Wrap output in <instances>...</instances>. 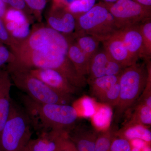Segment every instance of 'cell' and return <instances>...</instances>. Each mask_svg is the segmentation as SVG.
<instances>
[{"label":"cell","mask_w":151,"mask_h":151,"mask_svg":"<svg viewBox=\"0 0 151 151\" xmlns=\"http://www.w3.org/2000/svg\"><path fill=\"white\" fill-rule=\"evenodd\" d=\"M22 100L32 126L41 129V133L68 132L75 126L78 117L72 105L39 103L27 95L22 96Z\"/></svg>","instance_id":"obj_1"},{"label":"cell","mask_w":151,"mask_h":151,"mask_svg":"<svg viewBox=\"0 0 151 151\" xmlns=\"http://www.w3.org/2000/svg\"><path fill=\"white\" fill-rule=\"evenodd\" d=\"M16 60L12 62L26 68H40L56 70L77 88L85 87L87 78L78 73L68 55L58 50H29L14 52Z\"/></svg>","instance_id":"obj_2"},{"label":"cell","mask_w":151,"mask_h":151,"mask_svg":"<svg viewBox=\"0 0 151 151\" xmlns=\"http://www.w3.org/2000/svg\"><path fill=\"white\" fill-rule=\"evenodd\" d=\"M7 70L15 85L36 102L45 104L68 105L72 103V95L51 89L31 75L25 68L11 63L8 64Z\"/></svg>","instance_id":"obj_3"},{"label":"cell","mask_w":151,"mask_h":151,"mask_svg":"<svg viewBox=\"0 0 151 151\" xmlns=\"http://www.w3.org/2000/svg\"><path fill=\"white\" fill-rule=\"evenodd\" d=\"M148 70L142 64L136 63L126 67L119 77L120 98L115 107L113 121L119 123L124 114L142 94L147 80Z\"/></svg>","instance_id":"obj_4"},{"label":"cell","mask_w":151,"mask_h":151,"mask_svg":"<svg viewBox=\"0 0 151 151\" xmlns=\"http://www.w3.org/2000/svg\"><path fill=\"white\" fill-rule=\"evenodd\" d=\"M31 124L26 112L12 101L8 118L0 133L1 151H24L31 139Z\"/></svg>","instance_id":"obj_5"},{"label":"cell","mask_w":151,"mask_h":151,"mask_svg":"<svg viewBox=\"0 0 151 151\" xmlns=\"http://www.w3.org/2000/svg\"><path fill=\"white\" fill-rule=\"evenodd\" d=\"M76 19L74 33L92 36L100 42L108 39L119 30L105 2L95 4L88 12Z\"/></svg>","instance_id":"obj_6"},{"label":"cell","mask_w":151,"mask_h":151,"mask_svg":"<svg viewBox=\"0 0 151 151\" xmlns=\"http://www.w3.org/2000/svg\"><path fill=\"white\" fill-rule=\"evenodd\" d=\"M70 36L62 34L47 26L34 27L27 37L19 40L11 49L13 53L29 50H58L68 52Z\"/></svg>","instance_id":"obj_7"},{"label":"cell","mask_w":151,"mask_h":151,"mask_svg":"<svg viewBox=\"0 0 151 151\" xmlns=\"http://www.w3.org/2000/svg\"><path fill=\"white\" fill-rule=\"evenodd\" d=\"M113 16L118 29L139 24L151 18V9L133 0H118L112 4L105 3Z\"/></svg>","instance_id":"obj_8"},{"label":"cell","mask_w":151,"mask_h":151,"mask_svg":"<svg viewBox=\"0 0 151 151\" xmlns=\"http://www.w3.org/2000/svg\"><path fill=\"white\" fill-rule=\"evenodd\" d=\"M26 68L31 75L58 92L72 95L78 90V88L72 85L64 76L56 70L45 68Z\"/></svg>","instance_id":"obj_9"},{"label":"cell","mask_w":151,"mask_h":151,"mask_svg":"<svg viewBox=\"0 0 151 151\" xmlns=\"http://www.w3.org/2000/svg\"><path fill=\"white\" fill-rule=\"evenodd\" d=\"M47 26L66 35H72L76 28V19L65 7L52 5L46 17Z\"/></svg>","instance_id":"obj_10"},{"label":"cell","mask_w":151,"mask_h":151,"mask_svg":"<svg viewBox=\"0 0 151 151\" xmlns=\"http://www.w3.org/2000/svg\"><path fill=\"white\" fill-rule=\"evenodd\" d=\"M2 20L8 31L15 38L22 40L29 34V20L22 11L7 7Z\"/></svg>","instance_id":"obj_11"},{"label":"cell","mask_w":151,"mask_h":151,"mask_svg":"<svg viewBox=\"0 0 151 151\" xmlns=\"http://www.w3.org/2000/svg\"><path fill=\"white\" fill-rule=\"evenodd\" d=\"M117 31L102 42L104 50L111 58L124 67H128L137 63L138 60L131 55L126 48Z\"/></svg>","instance_id":"obj_12"},{"label":"cell","mask_w":151,"mask_h":151,"mask_svg":"<svg viewBox=\"0 0 151 151\" xmlns=\"http://www.w3.org/2000/svg\"><path fill=\"white\" fill-rule=\"evenodd\" d=\"M139 24L123 28L117 32L126 48L133 57L137 60L139 58L146 60L142 37L139 28Z\"/></svg>","instance_id":"obj_13"},{"label":"cell","mask_w":151,"mask_h":151,"mask_svg":"<svg viewBox=\"0 0 151 151\" xmlns=\"http://www.w3.org/2000/svg\"><path fill=\"white\" fill-rule=\"evenodd\" d=\"M98 132L86 125H75L67 132L68 136L79 151H95Z\"/></svg>","instance_id":"obj_14"},{"label":"cell","mask_w":151,"mask_h":151,"mask_svg":"<svg viewBox=\"0 0 151 151\" xmlns=\"http://www.w3.org/2000/svg\"><path fill=\"white\" fill-rule=\"evenodd\" d=\"M7 70L0 68V133L8 118L12 105V82Z\"/></svg>","instance_id":"obj_15"},{"label":"cell","mask_w":151,"mask_h":151,"mask_svg":"<svg viewBox=\"0 0 151 151\" xmlns=\"http://www.w3.org/2000/svg\"><path fill=\"white\" fill-rule=\"evenodd\" d=\"M60 131H50L41 133L35 139H31L24 151H55L57 139Z\"/></svg>","instance_id":"obj_16"},{"label":"cell","mask_w":151,"mask_h":151,"mask_svg":"<svg viewBox=\"0 0 151 151\" xmlns=\"http://www.w3.org/2000/svg\"><path fill=\"white\" fill-rule=\"evenodd\" d=\"M68 55L79 74L85 77L88 75L90 59L77 46L72 35L70 36Z\"/></svg>","instance_id":"obj_17"},{"label":"cell","mask_w":151,"mask_h":151,"mask_svg":"<svg viewBox=\"0 0 151 151\" xmlns=\"http://www.w3.org/2000/svg\"><path fill=\"white\" fill-rule=\"evenodd\" d=\"M116 137L128 141L141 139L151 144V132L148 127L140 124H126L122 129L117 130Z\"/></svg>","instance_id":"obj_18"},{"label":"cell","mask_w":151,"mask_h":151,"mask_svg":"<svg viewBox=\"0 0 151 151\" xmlns=\"http://www.w3.org/2000/svg\"><path fill=\"white\" fill-rule=\"evenodd\" d=\"M109 56L104 50L98 51L91 58L89 63L87 82L105 75Z\"/></svg>","instance_id":"obj_19"},{"label":"cell","mask_w":151,"mask_h":151,"mask_svg":"<svg viewBox=\"0 0 151 151\" xmlns=\"http://www.w3.org/2000/svg\"><path fill=\"white\" fill-rule=\"evenodd\" d=\"M133 112L126 124H140L149 127L151 125V108L144 103L137 101L132 107ZM131 109V108H130Z\"/></svg>","instance_id":"obj_20"},{"label":"cell","mask_w":151,"mask_h":151,"mask_svg":"<svg viewBox=\"0 0 151 151\" xmlns=\"http://www.w3.org/2000/svg\"><path fill=\"white\" fill-rule=\"evenodd\" d=\"M102 104L96 108L95 113L91 117L95 129L98 132L108 129L113 118L112 108Z\"/></svg>","instance_id":"obj_21"},{"label":"cell","mask_w":151,"mask_h":151,"mask_svg":"<svg viewBox=\"0 0 151 151\" xmlns=\"http://www.w3.org/2000/svg\"><path fill=\"white\" fill-rule=\"evenodd\" d=\"M72 36L77 46L90 59L98 51L100 42L96 38L83 34L73 33Z\"/></svg>","instance_id":"obj_22"},{"label":"cell","mask_w":151,"mask_h":151,"mask_svg":"<svg viewBox=\"0 0 151 151\" xmlns=\"http://www.w3.org/2000/svg\"><path fill=\"white\" fill-rule=\"evenodd\" d=\"M120 76L105 75L95 78L88 82L90 84L91 93L97 97L105 90L119 82Z\"/></svg>","instance_id":"obj_23"},{"label":"cell","mask_w":151,"mask_h":151,"mask_svg":"<svg viewBox=\"0 0 151 151\" xmlns=\"http://www.w3.org/2000/svg\"><path fill=\"white\" fill-rule=\"evenodd\" d=\"M117 130L113 127L99 132L95 145V151H109L112 142L116 137Z\"/></svg>","instance_id":"obj_24"},{"label":"cell","mask_w":151,"mask_h":151,"mask_svg":"<svg viewBox=\"0 0 151 151\" xmlns=\"http://www.w3.org/2000/svg\"><path fill=\"white\" fill-rule=\"evenodd\" d=\"M72 106L75 109L78 117H92L96 111V105L92 98L82 97L73 102Z\"/></svg>","instance_id":"obj_25"},{"label":"cell","mask_w":151,"mask_h":151,"mask_svg":"<svg viewBox=\"0 0 151 151\" xmlns=\"http://www.w3.org/2000/svg\"><path fill=\"white\" fill-rule=\"evenodd\" d=\"M120 88L119 82L101 93L96 98L102 104L116 107L120 98Z\"/></svg>","instance_id":"obj_26"},{"label":"cell","mask_w":151,"mask_h":151,"mask_svg":"<svg viewBox=\"0 0 151 151\" xmlns=\"http://www.w3.org/2000/svg\"><path fill=\"white\" fill-rule=\"evenodd\" d=\"M95 4L96 0H74L65 8L76 19L88 12Z\"/></svg>","instance_id":"obj_27"},{"label":"cell","mask_w":151,"mask_h":151,"mask_svg":"<svg viewBox=\"0 0 151 151\" xmlns=\"http://www.w3.org/2000/svg\"><path fill=\"white\" fill-rule=\"evenodd\" d=\"M151 19L146 20L139 24L142 37L146 61L150 60L151 57Z\"/></svg>","instance_id":"obj_28"},{"label":"cell","mask_w":151,"mask_h":151,"mask_svg":"<svg viewBox=\"0 0 151 151\" xmlns=\"http://www.w3.org/2000/svg\"><path fill=\"white\" fill-rule=\"evenodd\" d=\"M27 6L37 20L41 19V14L46 6L47 0H24Z\"/></svg>","instance_id":"obj_29"},{"label":"cell","mask_w":151,"mask_h":151,"mask_svg":"<svg viewBox=\"0 0 151 151\" xmlns=\"http://www.w3.org/2000/svg\"><path fill=\"white\" fill-rule=\"evenodd\" d=\"M19 40L13 37L6 28L3 20L0 17V41L11 49L17 45Z\"/></svg>","instance_id":"obj_30"},{"label":"cell","mask_w":151,"mask_h":151,"mask_svg":"<svg viewBox=\"0 0 151 151\" xmlns=\"http://www.w3.org/2000/svg\"><path fill=\"white\" fill-rule=\"evenodd\" d=\"M126 68L109 56L105 75L120 76Z\"/></svg>","instance_id":"obj_31"},{"label":"cell","mask_w":151,"mask_h":151,"mask_svg":"<svg viewBox=\"0 0 151 151\" xmlns=\"http://www.w3.org/2000/svg\"><path fill=\"white\" fill-rule=\"evenodd\" d=\"M15 55L11 50L4 45V44L0 42V68L6 63H9L15 61Z\"/></svg>","instance_id":"obj_32"},{"label":"cell","mask_w":151,"mask_h":151,"mask_svg":"<svg viewBox=\"0 0 151 151\" xmlns=\"http://www.w3.org/2000/svg\"><path fill=\"white\" fill-rule=\"evenodd\" d=\"M109 151H132L129 141L116 137L111 144Z\"/></svg>","instance_id":"obj_33"},{"label":"cell","mask_w":151,"mask_h":151,"mask_svg":"<svg viewBox=\"0 0 151 151\" xmlns=\"http://www.w3.org/2000/svg\"><path fill=\"white\" fill-rule=\"evenodd\" d=\"M7 7L22 11L27 15L32 13L28 8L24 0H3Z\"/></svg>","instance_id":"obj_34"},{"label":"cell","mask_w":151,"mask_h":151,"mask_svg":"<svg viewBox=\"0 0 151 151\" xmlns=\"http://www.w3.org/2000/svg\"><path fill=\"white\" fill-rule=\"evenodd\" d=\"M132 151H151V144L141 139L129 141Z\"/></svg>","instance_id":"obj_35"},{"label":"cell","mask_w":151,"mask_h":151,"mask_svg":"<svg viewBox=\"0 0 151 151\" xmlns=\"http://www.w3.org/2000/svg\"><path fill=\"white\" fill-rule=\"evenodd\" d=\"M67 132H60L57 139V147L55 151H70L68 147Z\"/></svg>","instance_id":"obj_36"},{"label":"cell","mask_w":151,"mask_h":151,"mask_svg":"<svg viewBox=\"0 0 151 151\" xmlns=\"http://www.w3.org/2000/svg\"><path fill=\"white\" fill-rule=\"evenodd\" d=\"M143 6L151 9V0H133Z\"/></svg>","instance_id":"obj_37"},{"label":"cell","mask_w":151,"mask_h":151,"mask_svg":"<svg viewBox=\"0 0 151 151\" xmlns=\"http://www.w3.org/2000/svg\"><path fill=\"white\" fill-rule=\"evenodd\" d=\"M7 8L6 5L4 2L3 1V0H0V17L2 19L6 11Z\"/></svg>","instance_id":"obj_38"},{"label":"cell","mask_w":151,"mask_h":151,"mask_svg":"<svg viewBox=\"0 0 151 151\" xmlns=\"http://www.w3.org/2000/svg\"><path fill=\"white\" fill-rule=\"evenodd\" d=\"M68 135V134H67ZM67 144L68 147L70 151H79L76 148V147L74 145V144L70 140V139L68 136L67 139Z\"/></svg>","instance_id":"obj_39"},{"label":"cell","mask_w":151,"mask_h":151,"mask_svg":"<svg viewBox=\"0 0 151 151\" xmlns=\"http://www.w3.org/2000/svg\"><path fill=\"white\" fill-rule=\"evenodd\" d=\"M53 5L58 6L64 7V0H52Z\"/></svg>","instance_id":"obj_40"},{"label":"cell","mask_w":151,"mask_h":151,"mask_svg":"<svg viewBox=\"0 0 151 151\" xmlns=\"http://www.w3.org/2000/svg\"><path fill=\"white\" fill-rule=\"evenodd\" d=\"M103 1L105 3H108V4H112V3L116 2L118 0H103Z\"/></svg>","instance_id":"obj_41"},{"label":"cell","mask_w":151,"mask_h":151,"mask_svg":"<svg viewBox=\"0 0 151 151\" xmlns=\"http://www.w3.org/2000/svg\"><path fill=\"white\" fill-rule=\"evenodd\" d=\"M0 42H1V41H0ZM1 43H2V42H1Z\"/></svg>","instance_id":"obj_42"},{"label":"cell","mask_w":151,"mask_h":151,"mask_svg":"<svg viewBox=\"0 0 151 151\" xmlns=\"http://www.w3.org/2000/svg\"><path fill=\"white\" fill-rule=\"evenodd\" d=\"M0 151H1V150H0Z\"/></svg>","instance_id":"obj_43"}]
</instances>
